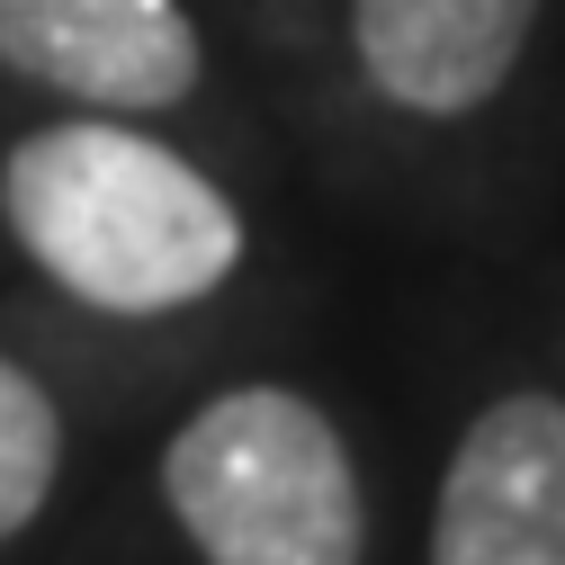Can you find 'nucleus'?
Listing matches in <instances>:
<instances>
[{"mask_svg":"<svg viewBox=\"0 0 565 565\" xmlns=\"http://www.w3.org/2000/svg\"><path fill=\"white\" fill-rule=\"evenodd\" d=\"M431 565H565V404L503 395L440 476Z\"/></svg>","mask_w":565,"mask_h":565,"instance_id":"7ed1b4c3","label":"nucleus"},{"mask_svg":"<svg viewBox=\"0 0 565 565\" xmlns=\"http://www.w3.org/2000/svg\"><path fill=\"white\" fill-rule=\"evenodd\" d=\"M10 234L63 278L82 306L171 315L198 306L243 260L225 189L126 126H45L10 153L0 180Z\"/></svg>","mask_w":565,"mask_h":565,"instance_id":"f257e3e1","label":"nucleus"},{"mask_svg":"<svg viewBox=\"0 0 565 565\" xmlns=\"http://www.w3.org/2000/svg\"><path fill=\"white\" fill-rule=\"evenodd\" d=\"M162 493L206 565H360L369 503L341 431L288 386H234L180 422Z\"/></svg>","mask_w":565,"mask_h":565,"instance_id":"f03ea898","label":"nucleus"},{"mask_svg":"<svg viewBox=\"0 0 565 565\" xmlns=\"http://www.w3.org/2000/svg\"><path fill=\"white\" fill-rule=\"evenodd\" d=\"M54 467H63V413L45 404L28 369L0 360V539H19L45 512Z\"/></svg>","mask_w":565,"mask_h":565,"instance_id":"423d86ee","label":"nucleus"},{"mask_svg":"<svg viewBox=\"0 0 565 565\" xmlns=\"http://www.w3.org/2000/svg\"><path fill=\"white\" fill-rule=\"evenodd\" d=\"M539 0H360V63L395 108L458 117L521 63Z\"/></svg>","mask_w":565,"mask_h":565,"instance_id":"39448f33","label":"nucleus"},{"mask_svg":"<svg viewBox=\"0 0 565 565\" xmlns=\"http://www.w3.org/2000/svg\"><path fill=\"white\" fill-rule=\"evenodd\" d=\"M0 63L90 108H171L198 82L180 0H0Z\"/></svg>","mask_w":565,"mask_h":565,"instance_id":"20e7f679","label":"nucleus"}]
</instances>
